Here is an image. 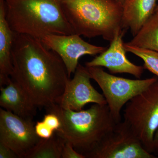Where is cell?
Here are the masks:
<instances>
[{
	"label": "cell",
	"mask_w": 158,
	"mask_h": 158,
	"mask_svg": "<svg viewBox=\"0 0 158 158\" xmlns=\"http://www.w3.org/2000/svg\"><path fill=\"white\" fill-rule=\"evenodd\" d=\"M11 76L37 108L57 104L69 79L60 57L41 40L15 33Z\"/></svg>",
	"instance_id": "obj_1"
},
{
	"label": "cell",
	"mask_w": 158,
	"mask_h": 158,
	"mask_svg": "<svg viewBox=\"0 0 158 158\" xmlns=\"http://www.w3.org/2000/svg\"><path fill=\"white\" fill-rule=\"evenodd\" d=\"M45 110L56 114L60 119L57 135L86 158L117 124L107 104H94L88 110L79 111L55 104Z\"/></svg>",
	"instance_id": "obj_2"
},
{
	"label": "cell",
	"mask_w": 158,
	"mask_h": 158,
	"mask_svg": "<svg viewBox=\"0 0 158 158\" xmlns=\"http://www.w3.org/2000/svg\"><path fill=\"white\" fill-rule=\"evenodd\" d=\"M6 20L16 34L41 40L50 34H74L62 0H4Z\"/></svg>",
	"instance_id": "obj_3"
},
{
	"label": "cell",
	"mask_w": 158,
	"mask_h": 158,
	"mask_svg": "<svg viewBox=\"0 0 158 158\" xmlns=\"http://www.w3.org/2000/svg\"><path fill=\"white\" fill-rule=\"evenodd\" d=\"M63 10L74 33L111 42L123 27V4L118 0H62Z\"/></svg>",
	"instance_id": "obj_4"
},
{
	"label": "cell",
	"mask_w": 158,
	"mask_h": 158,
	"mask_svg": "<svg viewBox=\"0 0 158 158\" xmlns=\"http://www.w3.org/2000/svg\"><path fill=\"white\" fill-rule=\"evenodd\" d=\"M123 121L143 147L153 153V139L158 127V80L125 105Z\"/></svg>",
	"instance_id": "obj_5"
},
{
	"label": "cell",
	"mask_w": 158,
	"mask_h": 158,
	"mask_svg": "<svg viewBox=\"0 0 158 158\" xmlns=\"http://www.w3.org/2000/svg\"><path fill=\"white\" fill-rule=\"evenodd\" d=\"M87 68L91 79L102 89L110 113L116 123L121 121V111L125 105L158 80L156 77L132 80L115 76L101 67Z\"/></svg>",
	"instance_id": "obj_6"
},
{
	"label": "cell",
	"mask_w": 158,
	"mask_h": 158,
	"mask_svg": "<svg viewBox=\"0 0 158 158\" xmlns=\"http://www.w3.org/2000/svg\"><path fill=\"white\" fill-rule=\"evenodd\" d=\"M155 158L124 121L117 123L87 158Z\"/></svg>",
	"instance_id": "obj_7"
},
{
	"label": "cell",
	"mask_w": 158,
	"mask_h": 158,
	"mask_svg": "<svg viewBox=\"0 0 158 158\" xmlns=\"http://www.w3.org/2000/svg\"><path fill=\"white\" fill-rule=\"evenodd\" d=\"M33 119L23 118L0 109V143L11 148L18 158H27L40 140Z\"/></svg>",
	"instance_id": "obj_8"
},
{
	"label": "cell",
	"mask_w": 158,
	"mask_h": 158,
	"mask_svg": "<svg viewBox=\"0 0 158 158\" xmlns=\"http://www.w3.org/2000/svg\"><path fill=\"white\" fill-rule=\"evenodd\" d=\"M41 40L62 59L69 78L72 74L75 72L81 57L85 55H99L108 48L90 44L82 39L81 36L75 34H50L43 37Z\"/></svg>",
	"instance_id": "obj_9"
},
{
	"label": "cell",
	"mask_w": 158,
	"mask_h": 158,
	"mask_svg": "<svg viewBox=\"0 0 158 158\" xmlns=\"http://www.w3.org/2000/svg\"><path fill=\"white\" fill-rule=\"evenodd\" d=\"M73 78L68 80L64 93L58 102L61 107L73 111L83 110L89 103L107 104L103 94L94 88L88 69L79 64Z\"/></svg>",
	"instance_id": "obj_10"
},
{
	"label": "cell",
	"mask_w": 158,
	"mask_h": 158,
	"mask_svg": "<svg viewBox=\"0 0 158 158\" xmlns=\"http://www.w3.org/2000/svg\"><path fill=\"white\" fill-rule=\"evenodd\" d=\"M126 30L118 33L110 42L106 50L91 61L85 63V66L104 67L112 74L126 73L140 79L144 72L143 66L137 65L131 62L126 54L123 42Z\"/></svg>",
	"instance_id": "obj_11"
},
{
	"label": "cell",
	"mask_w": 158,
	"mask_h": 158,
	"mask_svg": "<svg viewBox=\"0 0 158 158\" xmlns=\"http://www.w3.org/2000/svg\"><path fill=\"white\" fill-rule=\"evenodd\" d=\"M0 88L1 108L23 118L33 119L37 108L29 101L17 83L11 78L6 87Z\"/></svg>",
	"instance_id": "obj_12"
},
{
	"label": "cell",
	"mask_w": 158,
	"mask_h": 158,
	"mask_svg": "<svg viewBox=\"0 0 158 158\" xmlns=\"http://www.w3.org/2000/svg\"><path fill=\"white\" fill-rule=\"evenodd\" d=\"M14 34L6 20L4 0H0V87L8 85L11 80Z\"/></svg>",
	"instance_id": "obj_13"
},
{
	"label": "cell",
	"mask_w": 158,
	"mask_h": 158,
	"mask_svg": "<svg viewBox=\"0 0 158 158\" xmlns=\"http://www.w3.org/2000/svg\"><path fill=\"white\" fill-rule=\"evenodd\" d=\"M157 0H127L123 5V27L133 37L155 13Z\"/></svg>",
	"instance_id": "obj_14"
},
{
	"label": "cell",
	"mask_w": 158,
	"mask_h": 158,
	"mask_svg": "<svg viewBox=\"0 0 158 158\" xmlns=\"http://www.w3.org/2000/svg\"><path fill=\"white\" fill-rule=\"evenodd\" d=\"M129 45L158 52V13L155 12L129 42Z\"/></svg>",
	"instance_id": "obj_15"
},
{
	"label": "cell",
	"mask_w": 158,
	"mask_h": 158,
	"mask_svg": "<svg viewBox=\"0 0 158 158\" xmlns=\"http://www.w3.org/2000/svg\"><path fill=\"white\" fill-rule=\"evenodd\" d=\"M65 141L56 133L48 139L40 138L27 158H62Z\"/></svg>",
	"instance_id": "obj_16"
},
{
	"label": "cell",
	"mask_w": 158,
	"mask_h": 158,
	"mask_svg": "<svg viewBox=\"0 0 158 158\" xmlns=\"http://www.w3.org/2000/svg\"><path fill=\"white\" fill-rule=\"evenodd\" d=\"M126 51L141 58L144 62V69L155 75L158 77V52L136 47L124 43Z\"/></svg>",
	"instance_id": "obj_17"
},
{
	"label": "cell",
	"mask_w": 158,
	"mask_h": 158,
	"mask_svg": "<svg viewBox=\"0 0 158 158\" xmlns=\"http://www.w3.org/2000/svg\"><path fill=\"white\" fill-rule=\"evenodd\" d=\"M35 129L37 136L43 139L51 138L56 132L49 127L43 120L37 122L35 125Z\"/></svg>",
	"instance_id": "obj_18"
},
{
	"label": "cell",
	"mask_w": 158,
	"mask_h": 158,
	"mask_svg": "<svg viewBox=\"0 0 158 158\" xmlns=\"http://www.w3.org/2000/svg\"><path fill=\"white\" fill-rule=\"evenodd\" d=\"M43 121L54 131H56L61 127V121L56 114L47 113L44 116Z\"/></svg>",
	"instance_id": "obj_19"
},
{
	"label": "cell",
	"mask_w": 158,
	"mask_h": 158,
	"mask_svg": "<svg viewBox=\"0 0 158 158\" xmlns=\"http://www.w3.org/2000/svg\"><path fill=\"white\" fill-rule=\"evenodd\" d=\"M62 158H86L84 155L78 152L71 144L65 142L63 145Z\"/></svg>",
	"instance_id": "obj_20"
},
{
	"label": "cell",
	"mask_w": 158,
	"mask_h": 158,
	"mask_svg": "<svg viewBox=\"0 0 158 158\" xmlns=\"http://www.w3.org/2000/svg\"><path fill=\"white\" fill-rule=\"evenodd\" d=\"M17 155L8 146L0 143V158H17Z\"/></svg>",
	"instance_id": "obj_21"
},
{
	"label": "cell",
	"mask_w": 158,
	"mask_h": 158,
	"mask_svg": "<svg viewBox=\"0 0 158 158\" xmlns=\"http://www.w3.org/2000/svg\"><path fill=\"white\" fill-rule=\"evenodd\" d=\"M152 146L153 153L158 156V127L154 135Z\"/></svg>",
	"instance_id": "obj_22"
},
{
	"label": "cell",
	"mask_w": 158,
	"mask_h": 158,
	"mask_svg": "<svg viewBox=\"0 0 158 158\" xmlns=\"http://www.w3.org/2000/svg\"><path fill=\"white\" fill-rule=\"evenodd\" d=\"M118 2H120V3H122L123 5V4H124L125 2L127 0H118Z\"/></svg>",
	"instance_id": "obj_23"
},
{
	"label": "cell",
	"mask_w": 158,
	"mask_h": 158,
	"mask_svg": "<svg viewBox=\"0 0 158 158\" xmlns=\"http://www.w3.org/2000/svg\"><path fill=\"white\" fill-rule=\"evenodd\" d=\"M155 12H157V13H158V5L156 7Z\"/></svg>",
	"instance_id": "obj_24"
}]
</instances>
